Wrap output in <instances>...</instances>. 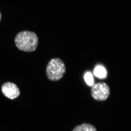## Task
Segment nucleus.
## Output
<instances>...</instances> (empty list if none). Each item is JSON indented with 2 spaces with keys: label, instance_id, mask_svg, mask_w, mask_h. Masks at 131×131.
I'll return each mask as SVG.
<instances>
[{
  "label": "nucleus",
  "instance_id": "1",
  "mask_svg": "<svg viewBox=\"0 0 131 131\" xmlns=\"http://www.w3.org/2000/svg\"><path fill=\"white\" fill-rule=\"evenodd\" d=\"M17 48L26 52L35 50L38 44V38L33 32L24 31L19 32L15 39Z\"/></svg>",
  "mask_w": 131,
  "mask_h": 131
},
{
  "label": "nucleus",
  "instance_id": "2",
  "mask_svg": "<svg viewBox=\"0 0 131 131\" xmlns=\"http://www.w3.org/2000/svg\"><path fill=\"white\" fill-rule=\"evenodd\" d=\"M65 63L59 58L52 59L49 61L46 68V75L48 79L52 81L61 80L66 72Z\"/></svg>",
  "mask_w": 131,
  "mask_h": 131
},
{
  "label": "nucleus",
  "instance_id": "3",
  "mask_svg": "<svg viewBox=\"0 0 131 131\" xmlns=\"http://www.w3.org/2000/svg\"><path fill=\"white\" fill-rule=\"evenodd\" d=\"M110 94V88L105 82L96 83L94 84L91 89V96L96 101H105L109 97Z\"/></svg>",
  "mask_w": 131,
  "mask_h": 131
},
{
  "label": "nucleus",
  "instance_id": "4",
  "mask_svg": "<svg viewBox=\"0 0 131 131\" xmlns=\"http://www.w3.org/2000/svg\"><path fill=\"white\" fill-rule=\"evenodd\" d=\"M2 91L6 97L11 100H14L18 97L20 94L18 86L13 83L7 82L3 84Z\"/></svg>",
  "mask_w": 131,
  "mask_h": 131
},
{
  "label": "nucleus",
  "instance_id": "5",
  "mask_svg": "<svg viewBox=\"0 0 131 131\" xmlns=\"http://www.w3.org/2000/svg\"><path fill=\"white\" fill-rule=\"evenodd\" d=\"M73 131H96V130L92 125L85 124L77 126Z\"/></svg>",
  "mask_w": 131,
  "mask_h": 131
},
{
  "label": "nucleus",
  "instance_id": "6",
  "mask_svg": "<svg viewBox=\"0 0 131 131\" xmlns=\"http://www.w3.org/2000/svg\"><path fill=\"white\" fill-rule=\"evenodd\" d=\"M94 74L97 77L102 78L105 77L106 72L105 68L101 66H98L95 69Z\"/></svg>",
  "mask_w": 131,
  "mask_h": 131
},
{
  "label": "nucleus",
  "instance_id": "7",
  "mask_svg": "<svg viewBox=\"0 0 131 131\" xmlns=\"http://www.w3.org/2000/svg\"><path fill=\"white\" fill-rule=\"evenodd\" d=\"M84 80L87 84L89 86H92L94 83V80L93 76L91 73H86L84 76Z\"/></svg>",
  "mask_w": 131,
  "mask_h": 131
},
{
  "label": "nucleus",
  "instance_id": "8",
  "mask_svg": "<svg viewBox=\"0 0 131 131\" xmlns=\"http://www.w3.org/2000/svg\"><path fill=\"white\" fill-rule=\"evenodd\" d=\"M1 12H0V20H1Z\"/></svg>",
  "mask_w": 131,
  "mask_h": 131
}]
</instances>
